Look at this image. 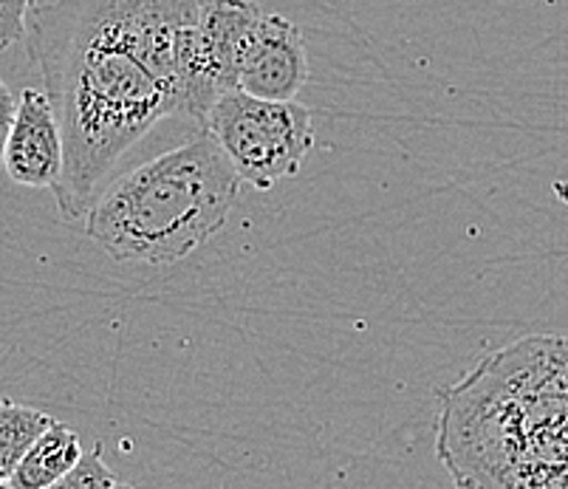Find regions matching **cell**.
Returning <instances> with one entry per match:
<instances>
[{
    "label": "cell",
    "mask_w": 568,
    "mask_h": 489,
    "mask_svg": "<svg viewBox=\"0 0 568 489\" xmlns=\"http://www.w3.org/2000/svg\"><path fill=\"white\" fill-rule=\"evenodd\" d=\"M201 0H45L29 12L34 65L63 136L51 187L85 221L102 182L162 120L190 116V51Z\"/></svg>",
    "instance_id": "1"
},
{
    "label": "cell",
    "mask_w": 568,
    "mask_h": 489,
    "mask_svg": "<svg viewBox=\"0 0 568 489\" xmlns=\"http://www.w3.org/2000/svg\"><path fill=\"white\" fill-rule=\"evenodd\" d=\"M436 452L456 489H568V337L515 339L444 390Z\"/></svg>",
    "instance_id": "2"
},
{
    "label": "cell",
    "mask_w": 568,
    "mask_h": 489,
    "mask_svg": "<svg viewBox=\"0 0 568 489\" xmlns=\"http://www.w3.org/2000/svg\"><path fill=\"white\" fill-rule=\"evenodd\" d=\"M237 190L235 167L204 131L97 195L85 235L116 264H179L224 230Z\"/></svg>",
    "instance_id": "3"
},
{
    "label": "cell",
    "mask_w": 568,
    "mask_h": 489,
    "mask_svg": "<svg viewBox=\"0 0 568 489\" xmlns=\"http://www.w3.org/2000/svg\"><path fill=\"white\" fill-rule=\"evenodd\" d=\"M201 128L219 142L237 179L255 190H272L297 176L314 147L306 105L257 100L237 89L215 100Z\"/></svg>",
    "instance_id": "4"
},
{
    "label": "cell",
    "mask_w": 568,
    "mask_h": 489,
    "mask_svg": "<svg viewBox=\"0 0 568 489\" xmlns=\"http://www.w3.org/2000/svg\"><path fill=\"white\" fill-rule=\"evenodd\" d=\"M261 18L255 0H201L190 51V96L199 125L221 94L237 89V69Z\"/></svg>",
    "instance_id": "5"
},
{
    "label": "cell",
    "mask_w": 568,
    "mask_h": 489,
    "mask_svg": "<svg viewBox=\"0 0 568 489\" xmlns=\"http://www.w3.org/2000/svg\"><path fill=\"white\" fill-rule=\"evenodd\" d=\"M308 82V54L301 26L263 12L241 69L237 91L268 102H294Z\"/></svg>",
    "instance_id": "6"
},
{
    "label": "cell",
    "mask_w": 568,
    "mask_h": 489,
    "mask_svg": "<svg viewBox=\"0 0 568 489\" xmlns=\"http://www.w3.org/2000/svg\"><path fill=\"white\" fill-rule=\"evenodd\" d=\"M7 176L20 187H54L63 173V136L45 91L26 89L0 153Z\"/></svg>",
    "instance_id": "7"
},
{
    "label": "cell",
    "mask_w": 568,
    "mask_h": 489,
    "mask_svg": "<svg viewBox=\"0 0 568 489\" xmlns=\"http://www.w3.org/2000/svg\"><path fill=\"white\" fill-rule=\"evenodd\" d=\"M80 458L82 445L74 427L63 425V421H54L23 452L14 472L9 476V483L14 489H45L57 478H63Z\"/></svg>",
    "instance_id": "8"
},
{
    "label": "cell",
    "mask_w": 568,
    "mask_h": 489,
    "mask_svg": "<svg viewBox=\"0 0 568 489\" xmlns=\"http://www.w3.org/2000/svg\"><path fill=\"white\" fill-rule=\"evenodd\" d=\"M54 416L45 410L18 405V401L0 399V478L9 481L23 452L34 445L43 430L54 425Z\"/></svg>",
    "instance_id": "9"
},
{
    "label": "cell",
    "mask_w": 568,
    "mask_h": 489,
    "mask_svg": "<svg viewBox=\"0 0 568 489\" xmlns=\"http://www.w3.org/2000/svg\"><path fill=\"white\" fill-rule=\"evenodd\" d=\"M102 447L94 445L88 452H82V458L65 472L63 478H57L54 483H49L45 489H111L116 483L111 467L105 465V458L100 456Z\"/></svg>",
    "instance_id": "10"
},
{
    "label": "cell",
    "mask_w": 568,
    "mask_h": 489,
    "mask_svg": "<svg viewBox=\"0 0 568 489\" xmlns=\"http://www.w3.org/2000/svg\"><path fill=\"white\" fill-rule=\"evenodd\" d=\"M34 0H0V51L23 40Z\"/></svg>",
    "instance_id": "11"
},
{
    "label": "cell",
    "mask_w": 568,
    "mask_h": 489,
    "mask_svg": "<svg viewBox=\"0 0 568 489\" xmlns=\"http://www.w3.org/2000/svg\"><path fill=\"white\" fill-rule=\"evenodd\" d=\"M14 111H18V96L9 89L7 82L0 80V153H3V145H7L9 128L14 122Z\"/></svg>",
    "instance_id": "12"
},
{
    "label": "cell",
    "mask_w": 568,
    "mask_h": 489,
    "mask_svg": "<svg viewBox=\"0 0 568 489\" xmlns=\"http://www.w3.org/2000/svg\"><path fill=\"white\" fill-rule=\"evenodd\" d=\"M111 489H136V487H131V483H122V481H116V483H113Z\"/></svg>",
    "instance_id": "13"
},
{
    "label": "cell",
    "mask_w": 568,
    "mask_h": 489,
    "mask_svg": "<svg viewBox=\"0 0 568 489\" xmlns=\"http://www.w3.org/2000/svg\"><path fill=\"white\" fill-rule=\"evenodd\" d=\"M0 489H14V487L9 481H3V478H0Z\"/></svg>",
    "instance_id": "14"
},
{
    "label": "cell",
    "mask_w": 568,
    "mask_h": 489,
    "mask_svg": "<svg viewBox=\"0 0 568 489\" xmlns=\"http://www.w3.org/2000/svg\"><path fill=\"white\" fill-rule=\"evenodd\" d=\"M0 167H3V164H0Z\"/></svg>",
    "instance_id": "15"
}]
</instances>
